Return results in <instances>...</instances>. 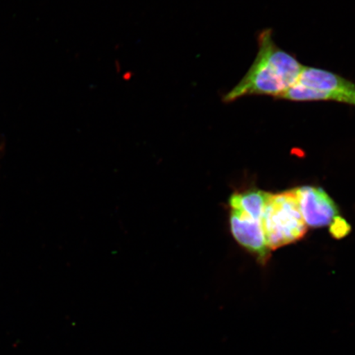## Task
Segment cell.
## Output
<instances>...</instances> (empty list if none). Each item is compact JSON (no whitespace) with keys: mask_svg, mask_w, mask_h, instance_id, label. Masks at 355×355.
<instances>
[{"mask_svg":"<svg viewBox=\"0 0 355 355\" xmlns=\"http://www.w3.org/2000/svg\"><path fill=\"white\" fill-rule=\"evenodd\" d=\"M259 52L250 69L236 86L222 96L225 104L248 96H268L282 99L295 85L304 68L295 55L275 43L272 30L261 31L257 37Z\"/></svg>","mask_w":355,"mask_h":355,"instance_id":"cell-1","label":"cell"},{"mask_svg":"<svg viewBox=\"0 0 355 355\" xmlns=\"http://www.w3.org/2000/svg\"><path fill=\"white\" fill-rule=\"evenodd\" d=\"M266 246L270 250L300 241L307 233L295 189L268 193L261 220Z\"/></svg>","mask_w":355,"mask_h":355,"instance_id":"cell-2","label":"cell"},{"mask_svg":"<svg viewBox=\"0 0 355 355\" xmlns=\"http://www.w3.org/2000/svg\"><path fill=\"white\" fill-rule=\"evenodd\" d=\"M282 99L296 102L335 101L355 106V83L330 71L304 66L295 85Z\"/></svg>","mask_w":355,"mask_h":355,"instance_id":"cell-3","label":"cell"},{"mask_svg":"<svg viewBox=\"0 0 355 355\" xmlns=\"http://www.w3.org/2000/svg\"><path fill=\"white\" fill-rule=\"evenodd\" d=\"M306 225L318 228L330 225L339 215L338 207L325 191L312 186L295 189Z\"/></svg>","mask_w":355,"mask_h":355,"instance_id":"cell-4","label":"cell"},{"mask_svg":"<svg viewBox=\"0 0 355 355\" xmlns=\"http://www.w3.org/2000/svg\"><path fill=\"white\" fill-rule=\"evenodd\" d=\"M230 223L235 241L255 254L261 263H268L270 250L266 246L261 220L252 219L242 211L230 209Z\"/></svg>","mask_w":355,"mask_h":355,"instance_id":"cell-5","label":"cell"},{"mask_svg":"<svg viewBox=\"0 0 355 355\" xmlns=\"http://www.w3.org/2000/svg\"><path fill=\"white\" fill-rule=\"evenodd\" d=\"M268 193L259 189H250L236 192L230 198V209L245 213L252 219L261 220L268 199Z\"/></svg>","mask_w":355,"mask_h":355,"instance_id":"cell-6","label":"cell"},{"mask_svg":"<svg viewBox=\"0 0 355 355\" xmlns=\"http://www.w3.org/2000/svg\"><path fill=\"white\" fill-rule=\"evenodd\" d=\"M330 233L336 239H341L348 235L352 227L343 217L337 216L330 224Z\"/></svg>","mask_w":355,"mask_h":355,"instance_id":"cell-7","label":"cell"}]
</instances>
